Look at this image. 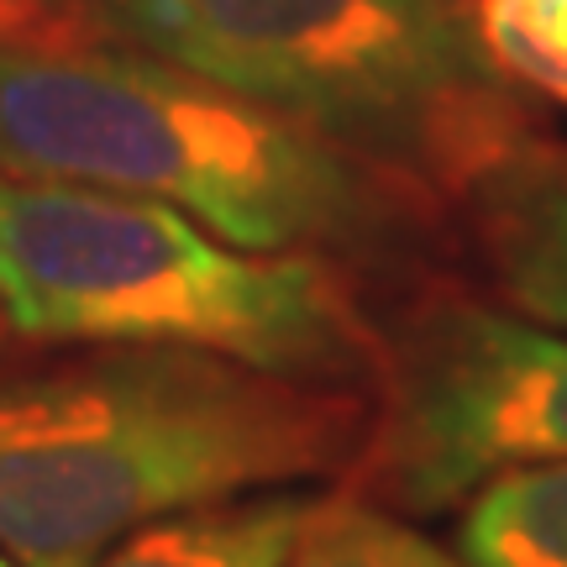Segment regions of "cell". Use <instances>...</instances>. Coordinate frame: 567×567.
Masks as SVG:
<instances>
[{
	"instance_id": "cell-4",
	"label": "cell",
	"mask_w": 567,
	"mask_h": 567,
	"mask_svg": "<svg viewBox=\"0 0 567 567\" xmlns=\"http://www.w3.org/2000/svg\"><path fill=\"white\" fill-rule=\"evenodd\" d=\"M101 17L394 179L463 189L520 137L515 84L463 0H101Z\"/></svg>"
},
{
	"instance_id": "cell-8",
	"label": "cell",
	"mask_w": 567,
	"mask_h": 567,
	"mask_svg": "<svg viewBox=\"0 0 567 567\" xmlns=\"http://www.w3.org/2000/svg\"><path fill=\"white\" fill-rule=\"evenodd\" d=\"M457 557L473 567H567V457L505 467L473 488Z\"/></svg>"
},
{
	"instance_id": "cell-6",
	"label": "cell",
	"mask_w": 567,
	"mask_h": 567,
	"mask_svg": "<svg viewBox=\"0 0 567 567\" xmlns=\"http://www.w3.org/2000/svg\"><path fill=\"white\" fill-rule=\"evenodd\" d=\"M473 243L505 310L567 331V147L509 137L463 184Z\"/></svg>"
},
{
	"instance_id": "cell-7",
	"label": "cell",
	"mask_w": 567,
	"mask_h": 567,
	"mask_svg": "<svg viewBox=\"0 0 567 567\" xmlns=\"http://www.w3.org/2000/svg\"><path fill=\"white\" fill-rule=\"evenodd\" d=\"M321 494L252 488L237 499L195 505L105 542L90 557L53 567H284Z\"/></svg>"
},
{
	"instance_id": "cell-9",
	"label": "cell",
	"mask_w": 567,
	"mask_h": 567,
	"mask_svg": "<svg viewBox=\"0 0 567 567\" xmlns=\"http://www.w3.org/2000/svg\"><path fill=\"white\" fill-rule=\"evenodd\" d=\"M284 567H473L457 551H442L431 536L394 520L389 509L337 494L316 499L300 542Z\"/></svg>"
},
{
	"instance_id": "cell-2",
	"label": "cell",
	"mask_w": 567,
	"mask_h": 567,
	"mask_svg": "<svg viewBox=\"0 0 567 567\" xmlns=\"http://www.w3.org/2000/svg\"><path fill=\"white\" fill-rule=\"evenodd\" d=\"M0 174L147 195L247 252L400 237L394 174L142 48L0 38Z\"/></svg>"
},
{
	"instance_id": "cell-12",
	"label": "cell",
	"mask_w": 567,
	"mask_h": 567,
	"mask_svg": "<svg viewBox=\"0 0 567 567\" xmlns=\"http://www.w3.org/2000/svg\"><path fill=\"white\" fill-rule=\"evenodd\" d=\"M6 342H11V331H6V321H0V352H6Z\"/></svg>"
},
{
	"instance_id": "cell-10",
	"label": "cell",
	"mask_w": 567,
	"mask_h": 567,
	"mask_svg": "<svg viewBox=\"0 0 567 567\" xmlns=\"http://www.w3.org/2000/svg\"><path fill=\"white\" fill-rule=\"evenodd\" d=\"M473 27L515 90L567 111V0H473Z\"/></svg>"
},
{
	"instance_id": "cell-5",
	"label": "cell",
	"mask_w": 567,
	"mask_h": 567,
	"mask_svg": "<svg viewBox=\"0 0 567 567\" xmlns=\"http://www.w3.org/2000/svg\"><path fill=\"white\" fill-rule=\"evenodd\" d=\"M373 363L384 400L363 467L389 505L436 515L505 467L567 457V331L436 295Z\"/></svg>"
},
{
	"instance_id": "cell-1",
	"label": "cell",
	"mask_w": 567,
	"mask_h": 567,
	"mask_svg": "<svg viewBox=\"0 0 567 567\" xmlns=\"http://www.w3.org/2000/svg\"><path fill=\"white\" fill-rule=\"evenodd\" d=\"M337 384L221 352L116 347L0 368V551L53 567L252 488L326 478L363 452Z\"/></svg>"
},
{
	"instance_id": "cell-13",
	"label": "cell",
	"mask_w": 567,
	"mask_h": 567,
	"mask_svg": "<svg viewBox=\"0 0 567 567\" xmlns=\"http://www.w3.org/2000/svg\"><path fill=\"white\" fill-rule=\"evenodd\" d=\"M0 567H11V557H6V551H0Z\"/></svg>"
},
{
	"instance_id": "cell-11",
	"label": "cell",
	"mask_w": 567,
	"mask_h": 567,
	"mask_svg": "<svg viewBox=\"0 0 567 567\" xmlns=\"http://www.w3.org/2000/svg\"><path fill=\"white\" fill-rule=\"evenodd\" d=\"M32 6H53V0H0V11H32Z\"/></svg>"
},
{
	"instance_id": "cell-3",
	"label": "cell",
	"mask_w": 567,
	"mask_h": 567,
	"mask_svg": "<svg viewBox=\"0 0 567 567\" xmlns=\"http://www.w3.org/2000/svg\"><path fill=\"white\" fill-rule=\"evenodd\" d=\"M0 321L21 342L189 347L310 384L373 363L321 252H247L147 195L27 174H0Z\"/></svg>"
}]
</instances>
